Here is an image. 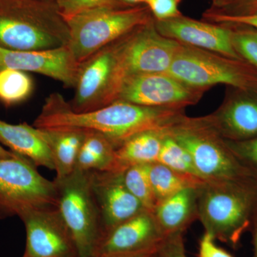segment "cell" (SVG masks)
<instances>
[{"label":"cell","instance_id":"15","mask_svg":"<svg viewBox=\"0 0 257 257\" xmlns=\"http://www.w3.org/2000/svg\"><path fill=\"white\" fill-rule=\"evenodd\" d=\"M155 24L161 35L182 45L241 59L234 50L231 30L226 24L199 21L183 15L162 21L155 20Z\"/></svg>","mask_w":257,"mask_h":257},{"label":"cell","instance_id":"36","mask_svg":"<svg viewBox=\"0 0 257 257\" xmlns=\"http://www.w3.org/2000/svg\"><path fill=\"white\" fill-rule=\"evenodd\" d=\"M251 234H252V241L253 251H254V257H257V209L253 216L251 228Z\"/></svg>","mask_w":257,"mask_h":257},{"label":"cell","instance_id":"31","mask_svg":"<svg viewBox=\"0 0 257 257\" xmlns=\"http://www.w3.org/2000/svg\"><path fill=\"white\" fill-rule=\"evenodd\" d=\"M205 21L215 24H241L257 29V12L242 15H224L205 11L203 15Z\"/></svg>","mask_w":257,"mask_h":257},{"label":"cell","instance_id":"11","mask_svg":"<svg viewBox=\"0 0 257 257\" xmlns=\"http://www.w3.org/2000/svg\"><path fill=\"white\" fill-rule=\"evenodd\" d=\"M208 90L191 87L167 73L133 74L124 79L116 101L186 109L199 103Z\"/></svg>","mask_w":257,"mask_h":257},{"label":"cell","instance_id":"38","mask_svg":"<svg viewBox=\"0 0 257 257\" xmlns=\"http://www.w3.org/2000/svg\"><path fill=\"white\" fill-rule=\"evenodd\" d=\"M16 154L13 153L9 150H7L0 144V158H11L16 156Z\"/></svg>","mask_w":257,"mask_h":257},{"label":"cell","instance_id":"32","mask_svg":"<svg viewBox=\"0 0 257 257\" xmlns=\"http://www.w3.org/2000/svg\"><path fill=\"white\" fill-rule=\"evenodd\" d=\"M257 8V0H231L229 3L219 9L207 10L216 14L241 15L251 13Z\"/></svg>","mask_w":257,"mask_h":257},{"label":"cell","instance_id":"42","mask_svg":"<svg viewBox=\"0 0 257 257\" xmlns=\"http://www.w3.org/2000/svg\"><path fill=\"white\" fill-rule=\"evenodd\" d=\"M211 1H212V0H211Z\"/></svg>","mask_w":257,"mask_h":257},{"label":"cell","instance_id":"18","mask_svg":"<svg viewBox=\"0 0 257 257\" xmlns=\"http://www.w3.org/2000/svg\"><path fill=\"white\" fill-rule=\"evenodd\" d=\"M198 187L184 189L155 205L152 211L166 237L183 234L198 219Z\"/></svg>","mask_w":257,"mask_h":257},{"label":"cell","instance_id":"25","mask_svg":"<svg viewBox=\"0 0 257 257\" xmlns=\"http://www.w3.org/2000/svg\"><path fill=\"white\" fill-rule=\"evenodd\" d=\"M125 186L145 209L152 211L157 202L149 178L147 165H133L123 172Z\"/></svg>","mask_w":257,"mask_h":257},{"label":"cell","instance_id":"30","mask_svg":"<svg viewBox=\"0 0 257 257\" xmlns=\"http://www.w3.org/2000/svg\"><path fill=\"white\" fill-rule=\"evenodd\" d=\"M182 0H146L147 5L152 16L157 21L170 20L182 15L179 5Z\"/></svg>","mask_w":257,"mask_h":257},{"label":"cell","instance_id":"21","mask_svg":"<svg viewBox=\"0 0 257 257\" xmlns=\"http://www.w3.org/2000/svg\"><path fill=\"white\" fill-rule=\"evenodd\" d=\"M167 133V131H146L128 138L116 149L114 171L124 172L131 166L157 162Z\"/></svg>","mask_w":257,"mask_h":257},{"label":"cell","instance_id":"3","mask_svg":"<svg viewBox=\"0 0 257 257\" xmlns=\"http://www.w3.org/2000/svg\"><path fill=\"white\" fill-rule=\"evenodd\" d=\"M67 23L57 5L40 0H0V47L47 50L68 45Z\"/></svg>","mask_w":257,"mask_h":257},{"label":"cell","instance_id":"14","mask_svg":"<svg viewBox=\"0 0 257 257\" xmlns=\"http://www.w3.org/2000/svg\"><path fill=\"white\" fill-rule=\"evenodd\" d=\"M13 68L43 74L67 88L77 85L80 63L68 45L47 50L15 51L0 47V69Z\"/></svg>","mask_w":257,"mask_h":257},{"label":"cell","instance_id":"8","mask_svg":"<svg viewBox=\"0 0 257 257\" xmlns=\"http://www.w3.org/2000/svg\"><path fill=\"white\" fill-rule=\"evenodd\" d=\"M167 135L187 150L198 175L204 180L253 177L230 152L224 139L204 126L198 117L187 116Z\"/></svg>","mask_w":257,"mask_h":257},{"label":"cell","instance_id":"22","mask_svg":"<svg viewBox=\"0 0 257 257\" xmlns=\"http://www.w3.org/2000/svg\"><path fill=\"white\" fill-rule=\"evenodd\" d=\"M116 147L109 139L96 132L87 131L77 157L75 170L114 171Z\"/></svg>","mask_w":257,"mask_h":257},{"label":"cell","instance_id":"37","mask_svg":"<svg viewBox=\"0 0 257 257\" xmlns=\"http://www.w3.org/2000/svg\"><path fill=\"white\" fill-rule=\"evenodd\" d=\"M231 0H212L211 1V9H219L229 3Z\"/></svg>","mask_w":257,"mask_h":257},{"label":"cell","instance_id":"6","mask_svg":"<svg viewBox=\"0 0 257 257\" xmlns=\"http://www.w3.org/2000/svg\"><path fill=\"white\" fill-rule=\"evenodd\" d=\"M54 181L57 208L72 234L78 257L94 256L103 229L90 172L74 170L64 178Z\"/></svg>","mask_w":257,"mask_h":257},{"label":"cell","instance_id":"19","mask_svg":"<svg viewBox=\"0 0 257 257\" xmlns=\"http://www.w3.org/2000/svg\"><path fill=\"white\" fill-rule=\"evenodd\" d=\"M0 144L13 153L28 159L36 167L55 170L50 150L35 126L27 123L10 124L0 119Z\"/></svg>","mask_w":257,"mask_h":257},{"label":"cell","instance_id":"27","mask_svg":"<svg viewBox=\"0 0 257 257\" xmlns=\"http://www.w3.org/2000/svg\"><path fill=\"white\" fill-rule=\"evenodd\" d=\"M231 30L234 50L243 60L257 68V29L241 24H226Z\"/></svg>","mask_w":257,"mask_h":257},{"label":"cell","instance_id":"5","mask_svg":"<svg viewBox=\"0 0 257 257\" xmlns=\"http://www.w3.org/2000/svg\"><path fill=\"white\" fill-rule=\"evenodd\" d=\"M167 73L191 87L223 84L257 92V68L249 62L182 44Z\"/></svg>","mask_w":257,"mask_h":257},{"label":"cell","instance_id":"9","mask_svg":"<svg viewBox=\"0 0 257 257\" xmlns=\"http://www.w3.org/2000/svg\"><path fill=\"white\" fill-rule=\"evenodd\" d=\"M116 40L80 63L75 94L69 102L76 112L100 109L117 99L125 77Z\"/></svg>","mask_w":257,"mask_h":257},{"label":"cell","instance_id":"35","mask_svg":"<svg viewBox=\"0 0 257 257\" xmlns=\"http://www.w3.org/2000/svg\"><path fill=\"white\" fill-rule=\"evenodd\" d=\"M160 246L158 247L150 248V249L143 250V251L128 253H111V254L99 255V256L94 257H164L162 252H161Z\"/></svg>","mask_w":257,"mask_h":257},{"label":"cell","instance_id":"1","mask_svg":"<svg viewBox=\"0 0 257 257\" xmlns=\"http://www.w3.org/2000/svg\"><path fill=\"white\" fill-rule=\"evenodd\" d=\"M162 124L158 108L115 101L100 109L76 112L60 93L45 99L34 126L41 128H78L96 132L110 140L116 149L140 133L157 130Z\"/></svg>","mask_w":257,"mask_h":257},{"label":"cell","instance_id":"33","mask_svg":"<svg viewBox=\"0 0 257 257\" xmlns=\"http://www.w3.org/2000/svg\"><path fill=\"white\" fill-rule=\"evenodd\" d=\"M160 250L164 257H187L182 234L167 236L161 244Z\"/></svg>","mask_w":257,"mask_h":257},{"label":"cell","instance_id":"20","mask_svg":"<svg viewBox=\"0 0 257 257\" xmlns=\"http://www.w3.org/2000/svg\"><path fill=\"white\" fill-rule=\"evenodd\" d=\"M37 130L50 150L55 165V179H63L72 174L87 131L67 128Z\"/></svg>","mask_w":257,"mask_h":257},{"label":"cell","instance_id":"12","mask_svg":"<svg viewBox=\"0 0 257 257\" xmlns=\"http://www.w3.org/2000/svg\"><path fill=\"white\" fill-rule=\"evenodd\" d=\"M26 230L25 257H78L75 243L57 207L37 209L20 218Z\"/></svg>","mask_w":257,"mask_h":257},{"label":"cell","instance_id":"39","mask_svg":"<svg viewBox=\"0 0 257 257\" xmlns=\"http://www.w3.org/2000/svg\"><path fill=\"white\" fill-rule=\"evenodd\" d=\"M146 0H121L122 3L128 6H136V5H140L145 4Z\"/></svg>","mask_w":257,"mask_h":257},{"label":"cell","instance_id":"24","mask_svg":"<svg viewBox=\"0 0 257 257\" xmlns=\"http://www.w3.org/2000/svg\"><path fill=\"white\" fill-rule=\"evenodd\" d=\"M33 87L32 79L26 72L13 68L0 69V101L5 106L26 100Z\"/></svg>","mask_w":257,"mask_h":257},{"label":"cell","instance_id":"34","mask_svg":"<svg viewBox=\"0 0 257 257\" xmlns=\"http://www.w3.org/2000/svg\"><path fill=\"white\" fill-rule=\"evenodd\" d=\"M199 257H234L216 244L215 240L204 233L199 241Z\"/></svg>","mask_w":257,"mask_h":257},{"label":"cell","instance_id":"28","mask_svg":"<svg viewBox=\"0 0 257 257\" xmlns=\"http://www.w3.org/2000/svg\"><path fill=\"white\" fill-rule=\"evenodd\" d=\"M59 13L64 20L97 8H127L121 0H55Z\"/></svg>","mask_w":257,"mask_h":257},{"label":"cell","instance_id":"10","mask_svg":"<svg viewBox=\"0 0 257 257\" xmlns=\"http://www.w3.org/2000/svg\"><path fill=\"white\" fill-rule=\"evenodd\" d=\"M125 79L133 74L167 73L181 44L161 35L155 19L118 39Z\"/></svg>","mask_w":257,"mask_h":257},{"label":"cell","instance_id":"23","mask_svg":"<svg viewBox=\"0 0 257 257\" xmlns=\"http://www.w3.org/2000/svg\"><path fill=\"white\" fill-rule=\"evenodd\" d=\"M147 171L157 204L184 189L197 187L204 181L172 170L159 162L147 165Z\"/></svg>","mask_w":257,"mask_h":257},{"label":"cell","instance_id":"13","mask_svg":"<svg viewBox=\"0 0 257 257\" xmlns=\"http://www.w3.org/2000/svg\"><path fill=\"white\" fill-rule=\"evenodd\" d=\"M206 127L225 140L243 141L257 136V92L227 87L215 111L199 116Z\"/></svg>","mask_w":257,"mask_h":257},{"label":"cell","instance_id":"7","mask_svg":"<svg viewBox=\"0 0 257 257\" xmlns=\"http://www.w3.org/2000/svg\"><path fill=\"white\" fill-rule=\"evenodd\" d=\"M50 207H57L55 181L40 175L25 157L0 158V219H20L30 211Z\"/></svg>","mask_w":257,"mask_h":257},{"label":"cell","instance_id":"29","mask_svg":"<svg viewBox=\"0 0 257 257\" xmlns=\"http://www.w3.org/2000/svg\"><path fill=\"white\" fill-rule=\"evenodd\" d=\"M224 140L235 158L257 180V136L243 141Z\"/></svg>","mask_w":257,"mask_h":257},{"label":"cell","instance_id":"4","mask_svg":"<svg viewBox=\"0 0 257 257\" xmlns=\"http://www.w3.org/2000/svg\"><path fill=\"white\" fill-rule=\"evenodd\" d=\"M147 5L123 8H101L64 20L68 27V45L79 63L153 19Z\"/></svg>","mask_w":257,"mask_h":257},{"label":"cell","instance_id":"2","mask_svg":"<svg viewBox=\"0 0 257 257\" xmlns=\"http://www.w3.org/2000/svg\"><path fill=\"white\" fill-rule=\"evenodd\" d=\"M197 207L206 234L236 248L257 209V180H204L198 187Z\"/></svg>","mask_w":257,"mask_h":257},{"label":"cell","instance_id":"17","mask_svg":"<svg viewBox=\"0 0 257 257\" xmlns=\"http://www.w3.org/2000/svg\"><path fill=\"white\" fill-rule=\"evenodd\" d=\"M165 238L153 211L145 209L124 222L104 231L94 256L158 247Z\"/></svg>","mask_w":257,"mask_h":257},{"label":"cell","instance_id":"43","mask_svg":"<svg viewBox=\"0 0 257 257\" xmlns=\"http://www.w3.org/2000/svg\"><path fill=\"white\" fill-rule=\"evenodd\" d=\"M23 257H25V256H23Z\"/></svg>","mask_w":257,"mask_h":257},{"label":"cell","instance_id":"16","mask_svg":"<svg viewBox=\"0 0 257 257\" xmlns=\"http://www.w3.org/2000/svg\"><path fill=\"white\" fill-rule=\"evenodd\" d=\"M123 172H90L91 185L100 214L102 234L145 209L125 186Z\"/></svg>","mask_w":257,"mask_h":257},{"label":"cell","instance_id":"40","mask_svg":"<svg viewBox=\"0 0 257 257\" xmlns=\"http://www.w3.org/2000/svg\"><path fill=\"white\" fill-rule=\"evenodd\" d=\"M255 12H257V8H256V9L253 10V11L251 12V13H255ZM248 14H249V13H248Z\"/></svg>","mask_w":257,"mask_h":257},{"label":"cell","instance_id":"41","mask_svg":"<svg viewBox=\"0 0 257 257\" xmlns=\"http://www.w3.org/2000/svg\"><path fill=\"white\" fill-rule=\"evenodd\" d=\"M40 1H43V2H51L52 0H40Z\"/></svg>","mask_w":257,"mask_h":257},{"label":"cell","instance_id":"26","mask_svg":"<svg viewBox=\"0 0 257 257\" xmlns=\"http://www.w3.org/2000/svg\"><path fill=\"white\" fill-rule=\"evenodd\" d=\"M157 162L181 173L201 178L189 152L167 133L162 143Z\"/></svg>","mask_w":257,"mask_h":257}]
</instances>
